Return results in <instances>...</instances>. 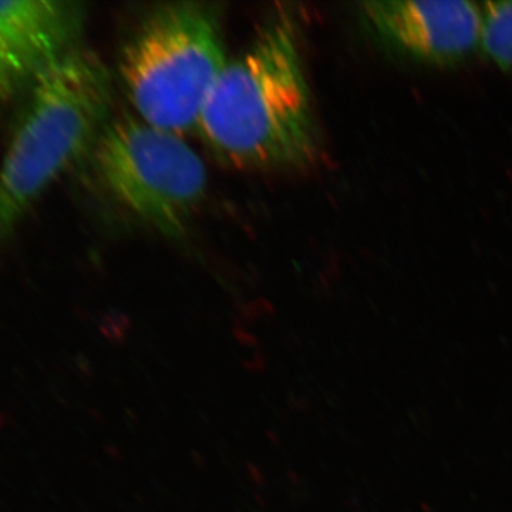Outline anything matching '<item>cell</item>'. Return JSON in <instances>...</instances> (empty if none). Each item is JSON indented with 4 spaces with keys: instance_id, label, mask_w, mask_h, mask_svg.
Masks as SVG:
<instances>
[{
    "instance_id": "1",
    "label": "cell",
    "mask_w": 512,
    "mask_h": 512,
    "mask_svg": "<svg viewBox=\"0 0 512 512\" xmlns=\"http://www.w3.org/2000/svg\"><path fill=\"white\" fill-rule=\"evenodd\" d=\"M298 39L291 13L276 12L225 64L195 128L222 163L285 171L315 160L318 126Z\"/></svg>"
},
{
    "instance_id": "2",
    "label": "cell",
    "mask_w": 512,
    "mask_h": 512,
    "mask_svg": "<svg viewBox=\"0 0 512 512\" xmlns=\"http://www.w3.org/2000/svg\"><path fill=\"white\" fill-rule=\"evenodd\" d=\"M111 109L113 77L92 50L76 47L32 84L0 165V238L92 153Z\"/></svg>"
},
{
    "instance_id": "3",
    "label": "cell",
    "mask_w": 512,
    "mask_h": 512,
    "mask_svg": "<svg viewBox=\"0 0 512 512\" xmlns=\"http://www.w3.org/2000/svg\"><path fill=\"white\" fill-rule=\"evenodd\" d=\"M227 63L217 6L164 3L121 47L119 77L138 119L183 136L197 128Z\"/></svg>"
},
{
    "instance_id": "4",
    "label": "cell",
    "mask_w": 512,
    "mask_h": 512,
    "mask_svg": "<svg viewBox=\"0 0 512 512\" xmlns=\"http://www.w3.org/2000/svg\"><path fill=\"white\" fill-rule=\"evenodd\" d=\"M90 154L101 190L128 217L165 237L185 235L208 173L183 137L124 114L109 121Z\"/></svg>"
},
{
    "instance_id": "5",
    "label": "cell",
    "mask_w": 512,
    "mask_h": 512,
    "mask_svg": "<svg viewBox=\"0 0 512 512\" xmlns=\"http://www.w3.org/2000/svg\"><path fill=\"white\" fill-rule=\"evenodd\" d=\"M360 15L382 45L421 63L461 62L483 42V5L468 0H373Z\"/></svg>"
},
{
    "instance_id": "6",
    "label": "cell",
    "mask_w": 512,
    "mask_h": 512,
    "mask_svg": "<svg viewBox=\"0 0 512 512\" xmlns=\"http://www.w3.org/2000/svg\"><path fill=\"white\" fill-rule=\"evenodd\" d=\"M84 16L76 2H0V106L26 94L52 64L76 49Z\"/></svg>"
},
{
    "instance_id": "7",
    "label": "cell",
    "mask_w": 512,
    "mask_h": 512,
    "mask_svg": "<svg viewBox=\"0 0 512 512\" xmlns=\"http://www.w3.org/2000/svg\"><path fill=\"white\" fill-rule=\"evenodd\" d=\"M481 50L490 62L512 72V0L483 3Z\"/></svg>"
}]
</instances>
